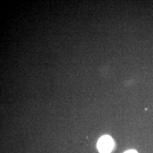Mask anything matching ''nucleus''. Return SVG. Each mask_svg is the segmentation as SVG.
<instances>
[{
	"instance_id": "f257e3e1",
	"label": "nucleus",
	"mask_w": 153,
	"mask_h": 153,
	"mask_svg": "<svg viewBox=\"0 0 153 153\" xmlns=\"http://www.w3.org/2000/svg\"><path fill=\"white\" fill-rule=\"evenodd\" d=\"M114 143L112 137L103 136L99 140L97 147L100 153H109L113 149Z\"/></svg>"
},
{
	"instance_id": "f03ea898",
	"label": "nucleus",
	"mask_w": 153,
	"mask_h": 153,
	"mask_svg": "<svg viewBox=\"0 0 153 153\" xmlns=\"http://www.w3.org/2000/svg\"><path fill=\"white\" fill-rule=\"evenodd\" d=\"M124 153H138L136 151L133 150H128L127 152H126Z\"/></svg>"
}]
</instances>
